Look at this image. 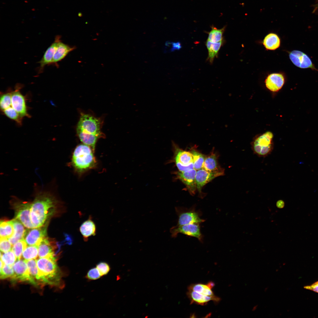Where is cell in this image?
Here are the masks:
<instances>
[{"label":"cell","instance_id":"29","mask_svg":"<svg viewBox=\"0 0 318 318\" xmlns=\"http://www.w3.org/2000/svg\"><path fill=\"white\" fill-rule=\"evenodd\" d=\"M225 29V27L221 29H218L213 26L211 31L208 33V40L213 43L222 41Z\"/></svg>","mask_w":318,"mask_h":318},{"label":"cell","instance_id":"38","mask_svg":"<svg viewBox=\"0 0 318 318\" xmlns=\"http://www.w3.org/2000/svg\"><path fill=\"white\" fill-rule=\"evenodd\" d=\"M304 288L318 293V281L310 285L305 286Z\"/></svg>","mask_w":318,"mask_h":318},{"label":"cell","instance_id":"22","mask_svg":"<svg viewBox=\"0 0 318 318\" xmlns=\"http://www.w3.org/2000/svg\"><path fill=\"white\" fill-rule=\"evenodd\" d=\"M202 168L211 172H224V170L219 165L217 155L214 151L206 157Z\"/></svg>","mask_w":318,"mask_h":318},{"label":"cell","instance_id":"39","mask_svg":"<svg viewBox=\"0 0 318 318\" xmlns=\"http://www.w3.org/2000/svg\"><path fill=\"white\" fill-rule=\"evenodd\" d=\"M173 48L172 50L175 49H179L181 48V45L179 42H174L173 43Z\"/></svg>","mask_w":318,"mask_h":318},{"label":"cell","instance_id":"9","mask_svg":"<svg viewBox=\"0 0 318 318\" xmlns=\"http://www.w3.org/2000/svg\"><path fill=\"white\" fill-rule=\"evenodd\" d=\"M200 224L194 223L174 226L170 229L171 236L172 237L175 238L177 237L178 233H181L195 237L202 242L203 238L201 231Z\"/></svg>","mask_w":318,"mask_h":318},{"label":"cell","instance_id":"28","mask_svg":"<svg viewBox=\"0 0 318 318\" xmlns=\"http://www.w3.org/2000/svg\"><path fill=\"white\" fill-rule=\"evenodd\" d=\"M190 152L193 156L194 168L197 170L202 168L206 156L193 148Z\"/></svg>","mask_w":318,"mask_h":318},{"label":"cell","instance_id":"30","mask_svg":"<svg viewBox=\"0 0 318 318\" xmlns=\"http://www.w3.org/2000/svg\"><path fill=\"white\" fill-rule=\"evenodd\" d=\"M25 261L27 265L29 274L31 277L37 283V281L40 282V276L37 265V259H33Z\"/></svg>","mask_w":318,"mask_h":318},{"label":"cell","instance_id":"27","mask_svg":"<svg viewBox=\"0 0 318 318\" xmlns=\"http://www.w3.org/2000/svg\"><path fill=\"white\" fill-rule=\"evenodd\" d=\"M14 228L11 221H1L0 225V238H9L14 233Z\"/></svg>","mask_w":318,"mask_h":318},{"label":"cell","instance_id":"5","mask_svg":"<svg viewBox=\"0 0 318 318\" xmlns=\"http://www.w3.org/2000/svg\"><path fill=\"white\" fill-rule=\"evenodd\" d=\"M273 134L267 131L256 137L252 142L251 148L253 153L260 157H266L274 148Z\"/></svg>","mask_w":318,"mask_h":318},{"label":"cell","instance_id":"26","mask_svg":"<svg viewBox=\"0 0 318 318\" xmlns=\"http://www.w3.org/2000/svg\"><path fill=\"white\" fill-rule=\"evenodd\" d=\"M222 43V41L213 43L207 40L206 42V44L208 51V59L210 63H212L214 58L217 56Z\"/></svg>","mask_w":318,"mask_h":318},{"label":"cell","instance_id":"14","mask_svg":"<svg viewBox=\"0 0 318 318\" xmlns=\"http://www.w3.org/2000/svg\"><path fill=\"white\" fill-rule=\"evenodd\" d=\"M289 56L293 63L297 67L317 70L310 59L304 53L300 51L293 50L289 53Z\"/></svg>","mask_w":318,"mask_h":318},{"label":"cell","instance_id":"23","mask_svg":"<svg viewBox=\"0 0 318 318\" xmlns=\"http://www.w3.org/2000/svg\"><path fill=\"white\" fill-rule=\"evenodd\" d=\"M74 49L68 45L62 42L61 40L58 42L53 57L52 64H56L61 61Z\"/></svg>","mask_w":318,"mask_h":318},{"label":"cell","instance_id":"24","mask_svg":"<svg viewBox=\"0 0 318 318\" xmlns=\"http://www.w3.org/2000/svg\"><path fill=\"white\" fill-rule=\"evenodd\" d=\"M214 286V283L212 281H210L206 284H192L189 286L188 289L203 295L213 296L215 295L212 290V289Z\"/></svg>","mask_w":318,"mask_h":318},{"label":"cell","instance_id":"17","mask_svg":"<svg viewBox=\"0 0 318 318\" xmlns=\"http://www.w3.org/2000/svg\"><path fill=\"white\" fill-rule=\"evenodd\" d=\"M60 40L59 36L55 38L53 42L45 51L42 58L38 62L39 64L38 73L43 72L44 67L47 65L52 64L53 57L58 42Z\"/></svg>","mask_w":318,"mask_h":318},{"label":"cell","instance_id":"43","mask_svg":"<svg viewBox=\"0 0 318 318\" xmlns=\"http://www.w3.org/2000/svg\"><path fill=\"white\" fill-rule=\"evenodd\" d=\"M267 289H268L267 287L265 289V291H266L267 290Z\"/></svg>","mask_w":318,"mask_h":318},{"label":"cell","instance_id":"8","mask_svg":"<svg viewBox=\"0 0 318 318\" xmlns=\"http://www.w3.org/2000/svg\"><path fill=\"white\" fill-rule=\"evenodd\" d=\"M14 276L11 280L13 281L25 282L36 286L37 283L30 275L26 262L25 260H17L13 265Z\"/></svg>","mask_w":318,"mask_h":318},{"label":"cell","instance_id":"7","mask_svg":"<svg viewBox=\"0 0 318 318\" xmlns=\"http://www.w3.org/2000/svg\"><path fill=\"white\" fill-rule=\"evenodd\" d=\"M173 144V160L179 171L183 172L194 168L193 158L191 152L182 150L175 143Z\"/></svg>","mask_w":318,"mask_h":318},{"label":"cell","instance_id":"18","mask_svg":"<svg viewBox=\"0 0 318 318\" xmlns=\"http://www.w3.org/2000/svg\"><path fill=\"white\" fill-rule=\"evenodd\" d=\"M187 295L189 299L191 304L205 305L209 302L212 301L215 303L218 302L221 299L216 296H209L203 295L190 289H188Z\"/></svg>","mask_w":318,"mask_h":318},{"label":"cell","instance_id":"11","mask_svg":"<svg viewBox=\"0 0 318 318\" xmlns=\"http://www.w3.org/2000/svg\"><path fill=\"white\" fill-rule=\"evenodd\" d=\"M15 218L20 221L27 228H34L30 217L31 203L18 201L15 202Z\"/></svg>","mask_w":318,"mask_h":318},{"label":"cell","instance_id":"12","mask_svg":"<svg viewBox=\"0 0 318 318\" xmlns=\"http://www.w3.org/2000/svg\"><path fill=\"white\" fill-rule=\"evenodd\" d=\"M47 224L37 228L26 230L24 240L29 246H38L47 235Z\"/></svg>","mask_w":318,"mask_h":318},{"label":"cell","instance_id":"6","mask_svg":"<svg viewBox=\"0 0 318 318\" xmlns=\"http://www.w3.org/2000/svg\"><path fill=\"white\" fill-rule=\"evenodd\" d=\"M175 208L178 217L176 226L194 223L200 224L205 221L201 218V212L196 210L194 206L189 208L181 207H175Z\"/></svg>","mask_w":318,"mask_h":318},{"label":"cell","instance_id":"37","mask_svg":"<svg viewBox=\"0 0 318 318\" xmlns=\"http://www.w3.org/2000/svg\"><path fill=\"white\" fill-rule=\"evenodd\" d=\"M101 276L97 268L96 267H94L88 271L86 277L89 280H94L99 279Z\"/></svg>","mask_w":318,"mask_h":318},{"label":"cell","instance_id":"1","mask_svg":"<svg viewBox=\"0 0 318 318\" xmlns=\"http://www.w3.org/2000/svg\"><path fill=\"white\" fill-rule=\"evenodd\" d=\"M58 201L49 192H40L31 203L30 217L34 228L42 226L56 212Z\"/></svg>","mask_w":318,"mask_h":318},{"label":"cell","instance_id":"10","mask_svg":"<svg viewBox=\"0 0 318 318\" xmlns=\"http://www.w3.org/2000/svg\"><path fill=\"white\" fill-rule=\"evenodd\" d=\"M21 87L17 85L15 90L11 92V102L8 108L14 109L22 118L30 116L27 112L24 97L20 91Z\"/></svg>","mask_w":318,"mask_h":318},{"label":"cell","instance_id":"15","mask_svg":"<svg viewBox=\"0 0 318 318\" xmlns=\"http://www.w3.org/2000/svg\"><path fill=\"white\" fill-rule=\"evenodd\" d=\"M224 172H211L203 168L197 170L196 175L197 189L200 195L202 188L216 178L223 175Z\"/></svg>","mask_w":318,"mask_h":318},{"label":"cell","instance_id":"19","mask_svg":"<svg viewBox=\"0 0 318 318\" xmlns=\"http://www.w3.org/2000/svg\"><path fill=\"white\" fill-rule=\"evenodd\" d=\"M52 241L47 237L44 238L38 246L39 258L54 256V250L55 246Z\"/></svg>","mask_w":318,"mask_h":318},{"label":"cell","instance_id":"42","mask_svg":"<svg viewBox=\"0 0 318 318\" xmlns=\"http://www.w3.org/2000/svg\"><path fill=\"white\" fill-rule=\"evenodd\" d=\"M314 6H314V8H315V10H316H316H317H317H318V3H317V4H315V5H314Z\"/></svg>","mask_w":318,"mask_h":318},{"label":"cell","instance_id":"34","mask_svg":"<svg viewBox=\"0 0 318 318\" xmlns=\"http://www.w3.org/2000/svg\"><path fill=\"white\" fill-rule=\"evenodd\" d=\"M13 266L5 264L0 269V278L5 279L10 278L11 279L14 276V271Z\"/></svg>","mask_w":318,"mask_h":318},{"label":"cell","instance_id":"31","mask_svg":"<svg viewBox=\"0 0 318 318\" xmlns=\"http://www.w3.org/2000/svg\"><path fill=\"white\" fill-rule=\"evenodd\" d=\"M38 253V247L37 246H27L24 251L22 254L23 259L28 260L36 259Z\"/></svg>","mask_w":318,"mask_h":318},{"label":"cell","instance_id":"33","mask_svg":"<svg viewBox=\"0 0 318 318\" xmlns=\"http://www.w3.org/2000/svg\"><path fill=\"white\" fill-rule=\"evenodd\" d=\"M1 260L6 265L13 266L17 261V258L13 251L12 250L6 252L1 253Z\"/></svg>","mask_w":318,"mask_h":318},{"label":"cell","instance_id":"36","mask_svg":"<svg viewBox=\"0 0 318 318\" xmlns=\"http://www.w3.org/2000/svg\"><path fill=\"white\" fill-rule=\"evenodd\" d=\"M12 246L7 238H0V249L1 252L5 253L11 250Z\"/></svg>","mask_w":318,"mask_h":318},{"label":"cell","instance_id":"21","mask_svg":"<svg viewBox=\"0 0 318 318\" xmlns=\"http://www.w3.org/2000/svg\"><path fill=\"white\" fill-rule=\"evenodd\" d=\"M14 228V233L8 240L13 246L19 241L24 239L26 230L23 224L18 219L14 218L11 220Z\"/></svg>","mask_w":318,"mask_h":318},{"label":"cell","instance_id":"16","mask_svg":"<svg viewBox=\"0 0 318 318\" xmlns=\"http://www.w3.org/2000/svg\"><path fill=\"white\" fill-rule=\"evenodd\" d=\"M285 77L282 74L274 73L269 74L266 78L265 83L266 87L273 92L280 90L285 83Z\"/></svg>","mask_w":318,"mask_h":318},{"label":"cell","instance_id":"41","mask_svg":"<svg viewBox=\"0 0 318 318\" xmlns=\"http://www.w3.org/2000/svg\"><path fill=\"white\" fill-rule=\"evenodd\" d=\"M257 306H258L257 305H255V306H254V307H253V308L252 309V311H255V310H256V309H257Z\"/></svg>","mask_w":318,"mask_h":318},{"label":"cell","instance_id":"3","mask_svg":"<svg viewBox=\"0 0 318 318\" xmlns=\"http://www.w3.org/2000/svg\"><path fill=\"white\" fill-rule=\"evenodd\" d=\"M40 276V282L45 284L60 286L61 273L55 256L39 258L37 260Z\"/></svg>","mask_w":318,"mask_h":318},{"label":"cell","instance_id":"32","mask_svg":"<svg viewBox=\"0 0 318 318\" xmlns=\"http://www.w3.org/2000/svg\"><path fill=\"white\" fill-rule=\"evenodd\" d=\"M27 246V244L24 239L19 241L13 246L11 250L16 255L17 260L21 259L23 252Z\"/></svg>","mask_w":318,"mask_h":318},{"label":"cell","instance_id":"40","mask_svg":"<svg viewBox=\"0 0 318 318\" xmlns=\"http://www.w3.org/2000/svg\"><path fill=\"white\" fill-rule=\"evenodd\" d=\"M276 206L279 208H282L284 206V202L282 200H279L277 202Z\"/></svg>","mask_w":318,"mask_h":318},{"label":"cell","instance_id":"4","mask_svg":"<svg viewBox=\"0 0 318 318\" xmlns=\"http://www.w3.org/2000/svg\"><path fill=\"white\" fill-rule=\"evenodd\" d=\"M94 152L90 147L83 143L76 147L73 153L71 164L78 173L82 174L96 167L97 161Z\"/></svg>","mask_w":318,"mask_h":318},{"label":"cell","instance_id":"35","mask_svg":"<svg viewBox=\"0 0 318 318\" xmlns=\"http://www.w3.org/2000/svg\"><path fill=\"white\" fill-rule=\"evenodd\" d=\"M101 276L106 275L110 269V267L107 262L101 261L98 263L96 266Z\"/></svg>","mask_w":318,"mask_h":318},{"label":"cell","instance_id":"13","mask_svg":"<svg viewBox=\"0 0 318 318\" xmlns=\"http://www.w3.org/2000/svg\"><path fill=\"white\" fill-rule=\"evenodd\" d=\"M196 171L193 168L183 172L178 171L175 173L177 178L186 185L188 192L192 196L195 194L197 189L196 181Z\"/></svg>","mask_w":318,"mask_h":318},{"label":"cell","instance_id":"20","mask_svg":"<svg viewBox=\"0 0 318 318\" xmlns=\"http://www.w3.org/2000/svg\"><path fill=\"white\" fill-rule=\"evenodd\" d=\"M79 231L85 241H87L90 237L96 235V226L91 216L82 223L79 228Z\"/></svg>","mask_w":318,"mask_h":318},{"label":"cell","instance_id":"25","mask_svg":"<svg viewBox=\"0 0 318 318\" xmlns=\"http://www.w3.org/2000/svg\"><path fill=\"white\" fill-rule=\"evenodd\" d=\"M280 39L276 34L271 33L267 35L264 37L263 44L267 50H274L277 49L280 46Z\"/></svg>","mask_w":318,"mask_h":318},{"label":"cell","instance_id":"2","mask_svg":"<svg viewBox=\"0 0 318 318\" xmlns=\"http://www.w3.org/2000/svg\"><path fill=\"white\" fill-rule=\"evenodd\" d=\"M102 123L100 118L84 113L81 114L78 122L76 130L78 137L83 144L94 151L98 139L104 137L101 130Z\"/></svg>","mask_w":318,"mask_h":318}]
</instances>
